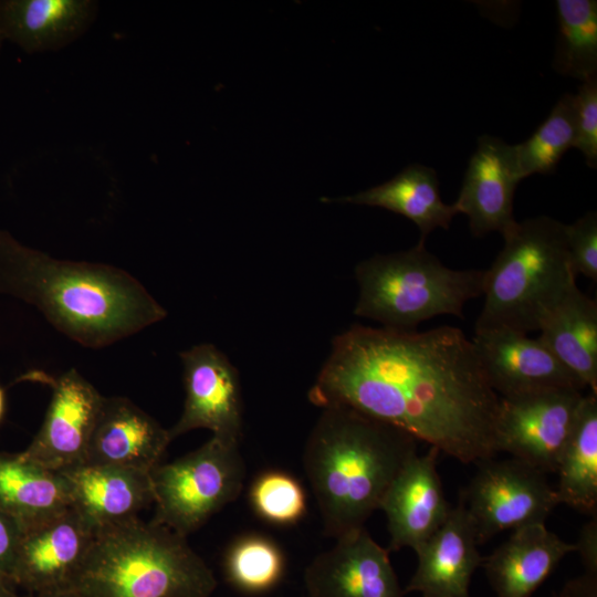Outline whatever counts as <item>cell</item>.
Masks as SVG:
<instances>
[{
    "label": "cell",
    "instance_id": "cell-15",
    "mask_svg": "<svg viewBox=\"0 0 597 597\" xmlns=\"http://www.w3.org/2000/svg\"><path fill=\"white\" fill-rule=\"evenodd\" d=\"M514 145L483 135L472 154L457 200V213L469 219L474 237L498 231L505 234L515 223L514 192L522 181Z\"/></svg>",
    "mask_w": 597,
    "mask_h": 597
},
{
    "label": "cell",
    "instance_id": "cell-8",
    "mask_svg": "<svg viewBox=\"0 0 597 597\" xmlns=\"http://www.w3.org/2000/svg\"><path fill=\"white\" fill-rule=\"evenodd\" d=\"M459 502L473 524L479 544L494 535L533 523H545L558 505L546 473L511 458L481 461Z\"/></svg>",
    "mask_w": 597,
    "mask_h": 597
},
{
    "label": "cell",
    "instance_id": "cell-30",
    "mask_svg": "<svg viewBox=\"0 0 597 597\" xmlns=\"http://www.w3.org/2000/svg\"><path fill=\"white\" fill-rule=\"evenodd\" d=\"M566 243L572 269L591 281L597 280V213L588 211L570 224H565Z\"/></svg>",
    "mask_w": 597,
    "mask_h": 597
},
{
    "label": "cell",
    "instance_id": "cell-18",
    "mask_svg": "<svg viewBox=\"0 0 597 597\" xmlns=\"http://www.w3.org/2000/svg\"><path fill=\"white\" fill-rule=\"evenodd\" d=\"M478 545L471 519L459 502L442 525L415 549L417 568L404 593L469 597L472 575L482 562Z\"/></svg>",
    "mask_w": 597,
    "mask_h": 597
},
{
    "label": "cell",
    "instance_id": "cell-3",
    "mask_svg": "<svg viewBox=\"0 0 597 597\" xmlns=\"http://www.w3.org/2000/svg\"><path fill=\"white\" fill-rule=\"evenodd\" d=\"M409 433L352 408H323L303 454L323 528L334 540L365 527L405 463L417 453Z\"/></svg>",
    "mask_w": 597,
    "mask_h": 597
},
{
    "label": "cell",
    "instance_id": "cell-14",
    "mask_svg": "<svg viewBox=\"0 0 597 597\" xmlns=\"http://www.w3.org/2000/svg\"><path fill=\"white\" fill-rule=\"evenodd\" d=\"M305 597H404L389 551L365 527L335 538L304 573Z\"/></svg>",
    "mask_w": 597,
    "mask_h": 597
},
{
    "label": "cell",
    "instance_id": "cell-22",
    "mask_svg": "<svg viewBox=\"0 0 597 597\" xmlns=\"http://www.w3.org/2000/svg\"><path fill=\"white\" fill-rule=\"evenodd\" d=\"M538 339L597 395V302L577 285L544 316Z\"/></svg>",
    "mask_w": 597,
    "mask_h": 597
},
{
    "label": "cell",
    "instance_id": "cell-29",
    "mask_svg": "<svg viewBox=\"0 0 597 597\" xmlns=\"http://www.w3.org/2000/svg\"><path fill=\"white\" fill-rule=\"evenodd\" d=\"M249 496L254 512L273 524H294L306 512V498L301 483L282 471L260 474L253 481Z\"/></svg>",
    "mask_w": 597,
    "mask_h": 597
},
{
    "label": "cell",
    "instance_id": "cell-38",
    "mask_svg": "<svg viewBox=\"0 0 597 597\" xmlns=\"http://www.w3.org/2000/svg\"><path fill=\"white\" fill-rule=\"evenodd\" d=\"M3 40H4V39H3V35H2L1 30H0V48H1V44H2V41H3Z\"/></svg>",
    "mask_w": 597,
    "mask_h": 597
},
{
    "label": "cell",
    "instance_id": "cell-9",
    "mask_svg": "<svg viewBox=\"0 0 597 597\" xmlns=\"http://www.w3.org/2000/svg\"><path fill=\"white\" fill-rule=\"evenodd\" d=\"M584 396L576 389L559 388L500 398L498 451L544 473L556 472Z\"/></svg>",
    "mask_w": 597,
    "mask_h": 597
},
{
    "label": "cell",
    "instance_id": "cell-28",
    "mask_svg": "<svg viewBox=\"0 0 597 597\" xmlns=\"http://www.w3.org/2000/svg\"><path fill=\"white\" fill-rule=\"evenodd\" d=\"M227 579L237 589L260 594L272 589L284 573V557L277 545L260 535L235 541L224 558Z\"/></svg>",
    "mask_w": 597,
    "mask_h": 597
},
{
    "label": "cell",
    "instance_id": "cell-34",
    "mask_svg": "<svg viewBox=\"0 0 597 597\" xmlns=\"http://www.w3.org/2000/svg\"><path fill=\"white\" fill-rule=\"evenodd\" d=\"M556 597H597V574H584L568 582Z\"/></svg>",
    "mask_w": 597,
    "mask_h": 597
},
{
    "label": "cell",
    "instance_id": "cell-6",
    "mask_svg": "<svg viewBox=\"0 0 597 597\" xmlns=\"http://www.w3.org/2000/svg\"><path fill=\"white\" fill-rule=\"evenodd\" d=\"M484 273L450 269L420 241L409 250L376 254L355 268L354 314L399 331L441 315L462 318L464 305L483 294Z\"/></svg>",
    "mask_w": 597,
    "mask_h": 597
},
{
    "label": "cell",
    "instance_id": "cell-21",
    "mask_svg": "<svg viewBox=\"0 0 597 597\" xmlns=\"http://www.w3.org/2000/svg\"><path fill=\"white\" fill-rule=\"evenodd\" d=\"M95 13L90 0H1L0 30L27 52L59 50L83 34Z\"/></svg>",
    "mask_w": 597,
    "mask_h": 597
},
{
    "label": "cell",
    "instance_id": "cell-11",
    "mask_svg": "<svg viewBox=\"0 0 597 597\" xmlns=\"http://www.w3.org/2000/svg\"><path fill=\"white\" fill-rule=\"evenodd\" d=\"M180 359L186 397L180 418L168 429L171 440L203 428L213 437L240 442L243 419L237 368L208 343L181 352Z\"/></svg>",
    "mask_w": 597,
    "mask_h": 597
},
{
    "label": "cell",
    "instance_id": "cell-35",
    "mask_svg": "<svg viewBox=\"0 0 597 597\" xmlns=\"http://www.w3.org/2000/svg\"><path fill=\"white\" fill-rule=\"evenodd\" d=\"M36 597H81L75 590L73 589H63V590H55L51 593H45L41 595H35Z\"/></svg>",
    "mask_w": 597,
    "mask_h": 597
},
{
    "label": "cell",
    "instance_id": "cell-16",
    "mask_svg": "<svg viewBox=\"0 0 597 597\" xmlns=\"http://www.w3.org/2000/svg\"><path fill=\"white\" fill-rule=\"evenodd\" d=\"M439 450L430 447L416 453L397 473L387 489L379 510L387 520L388 551H413L447 520L452 506L444 496L437 471Z\"/></svg>",
    "mask_w": 597,
    "mask_h": 597
},
{
    "label": "cell",
    "instance_id": "cell-19",
    "mask_svg": "<svg viewBox=\"0 0 597 597\" xmlns=\"http://www.w3.org/2000/svg\"><path fill=\"white\" fill-rule=\"evenodd\" d=\"M576 552V544L563 541L545 523L514 528L510 537L481 566L496 597H531L559 562Z\"/></svg>",
    "mask_w": 597,
    "mask_h": 597
},
{
    "label": "cell",
    "instance_id": "cell-1",
    "mask_svg": "<svg viewBox=\"0 0 597 597\" xmlns=\"http://www.w3.org/2000/svg\"><path fill=\"white\" fill-rule=\"evenodd\" d=\"M307 397L322 409L344 406L396 427L462 463L499 453L500 397L457 327L353 325L334 338Z\"/></svg>",
    "mask_w": 597,
    "mask_h": 597
},
{
    "label": "cell",
    "instance_id": "cell-25",
    "mask_svg": "<svg viewBox=\"0 0 597 597\" xmlns=\"http://www.w3.org/2000/svg\"><path fill=\"white\" fill-rule=\"evenodd\" d=\"M556 472L558 504L597 516V395L584 396Z\"/></svg>",
    "mask_w": 597,
    "mask_h": 597
},
{
    "label": "cell",
    "instance_id": "cell-13",
    "mask_svg": "<svg viewBox=\"0 0 597 597\" xmlns=\"http://www.w3.org/2000/svg\"><path fill=\"white\" fill-rule=\"evenodd\" d=\"M492 389L500 398L586 387L538 339L506 329H476L471 339Z\"/></svg>",
    "mask_w": 597,
    "mask_h": 597
},
{
    "label": "cell",
    "instance_id": "cell-36",
    "mask_svg": "<svg viewBox=\"0 0 597 597\" xmlns=\"http://www.w3.org/2000/svg\"><path fill=\"white\" fill-rule=\"evenodd\" d=\"M11 584L8 583H0V597H36L34 596H21L17 594L12 588L10 587Z\"/></svg>",
    "mask_w": 597,
    "mask_h": 597
},
{
    "label": "cell",
    "instance_id": "cell-32",
    "mask_svg": "<svg viewBox=\"0 0 597 597\" xmlns=\"http://www.w3.org/2000/svg\"><path fill=\"white\" fill-rule=\"evenodd\" d=\"M23 527L0 511V583L13 584V573Z\"/></svg>",
    "mask_w": 597,
    "mask_h": 597
},
{
    "label": "cell",
    "instance_id": "cell-31",
    "mask_svg": "<svg viewBox=\"0 0 597 597\" xmlns=\"http://www.w3.org/2000/svg\"><path fill=\"white\" fill-rule=\"evenodd\" d=\"M576 138L574 148L584 156L586 165L597 167V77L582 82L574 94Z\"/></svg>",
    "mask_w": 597,
    "mask_h": 597
},
{
    "label": "cell",
    "instance_id": "cell-26",
    "mask_svg": "<svg viewBox=\"0 0 597 597\" xmlns=\"http://www.w3.org/2000/svg\"><path fill=\"white\" fill-rule=\"evenodd\" d=\"M553 69L585 82L597 77V1L557 0Z\"/></svg>",
    "mask_w": 597,
    "mask_h": 597
},
{
    "label": "cell",
    "instance_id": "cell-12",
    "mask_svg": "<svg viewBox=\"0 0 597 597\" xmlns=\"http://www.w3.org/2000/svg\"><path fill=\"white\" fill-rule=\"evenodd\" d=\"M95 533L74 507L24 528L13 584L33 595L71 589Z\"/></svg>",
    "mask_w": 597,
    "mask_h": 597
},
{
    "label": "cell",
    "instance_id": "cell-17",
    "mask_svg": "<svg viewBox=\"0 0 597 597\" xmlns=\"http://www.w3.org/2000/svg\"><path fill=\"white\" fill-rule=\"evenodd\" d=\"M171 438L157 420L125 397H104L83 463L150 473Z\"/></svg>",
    "mask_w": 597,
    "mask_h": 597
},
{
    "label": "cell",
    "instance_id": "cell-4",
    "mask_svg": "<svg viewBox=\"0 0 597 597\" xmlns=\"http://www.w3.org/2000/svg\"><path fill=\"white\" fill-rule=\"evenodd\" d=\"M186 538L138 517L100 528L71 589L81 597H209L217 579Z\"/></svg>",
    "mask_w": 597,
    "mask_h": 597
},
{
    "label": "cell",
    "instance_id": "cell-2",
    "mask_svg": "<svg viewBox=\"0 0 597 597\" xmlns=\"http://www.w3.org/2000/svg\"><path fill=\"white\" fill-rule=\"evenodd\" d=\"M0 294L35 306L62 334L102 348L164 320L166 310L128 272L69 261L0 230Z\"/></svg>",
    "mask_w": 597,
    "mask_h": 597
},
{
    "label": "cell",
    "instance_id": "cell-23",
    "mask_svg": "<svg viewBox=\"0 0 597 597\" xmlns=\"http://www.w3.org/2000/svg\"><path fill=\"white\" fill-rule=\"evenodd\" d=\"M73 507L69 480L21 453H0V511L28 528Z\"/></svg>",
    "mask_w": 597,
    "mask_h": 597
},
{
    "label": "cell",
    "instance_id": "cell-5",
    "mask_svg": "<svg viewBox=\"0 0 597 597\" xmlns=\"http://www.w3.org/2000/svg\"><path fill=\"white\" fill-rule=\"evenodd\" d=\"M504 245L484 273V303L475 329L538 331L544 316L576 285L565 224L527 218L502 235Z\"/></svg>",
    "mask_w": 597,
    "mask_h": 597
},
{
    "label": "cell",
    "instance_id": "cell-37",
    "mask_svg": "<svg viewBox=\"0 0 597 597\" xmlns=\"http://www.w3.org/2000/svg\"><path fill=\"white\" fill-rule=\"evenodd\" d=\"M4 408H6V394H4V389L0 386V420L3 417Z\"/></svg>",
    "mask_w": 597,
    "mask_h": 597
},
{
    "label": "cell",
    "instance_id": "cell-20",
    "mask_svg": "<svg viewBox=\"0 0 597 597\" xmlns=\"http://www.w3.org/2000/svg\"><path fill=\"white\" fill-rule=\"evenodd\" d=\"M61 472L69 480L73 507L96 531L138 517L154 502L147 472L88 463Z\"/></svg>",
    "mask_w": 597,
    "mask_h": 597
},
{
    "label": "cell",
    "instance_id": "cell-7",
    "mask_svg": "<svg viewBox=\"0 0 597 597\" xmlns=\"http://www.w3.org/2000/svg\"><path fill=\"white\" fill-rule=\"evenodd\" d=\"M239 444L212 436L200 448L153 469L151 521L187 537L237 500L247 471Z\"/></svg>",
    "mask_w": 597,
    "mask_h": 597
},
{
    "label": "cell",
    "instance_id": "cell-27",
    "mask_svg": "<svg viewBox=\"0 0 597 597\" xmlns=\"http://www.w3.org/2000/svg\"><path fill=\"white\" fill-rule=\"evenodd\" d=\"M576 138L574 94L565 93L546 119L523 143L514 145L522 179L553 174Z\"/></svg>",
    "mask_w": 597,
    "mask_h": 597
},
{
    "label": "cell",
    "instance_id": "cell-33",
    "mask_svg": "<svg viewBox=\"0 0 597 597\" xmlns=\"http://www.w3.org/2000/svg\"><path fill=\"white\" fill-rule=\"evenodd\" d=\"M575 544L585 572L597 574V516L584 525Z\"/></svg>",
    "mask_w": 597,
    "mask_h": 597
},
{
    "label": "cell",
    "instance_id": "cell-24",
    "mask_svg": "<svg viewBox=\"0 0 597 597\" xmlns=\"http://www.w3.org/2000/svg\"><path fill=\"white\" fill-rule=\"evenodd\" d=\"M336 201L378 207L401 214L420 230V242L436 229H449L457 213L444 203L433 168L412 164L390 180Z\"/></svg>",
    "mask_w": 597,
    "mask_h": 597
},
{
    "label": "cell",
    "instance_id": "cell-10",
    "mask_svg": "<svg viewBox=\"0 0 597 597\" xmlns=\"http://www.w3.org/2000/svg\"><path fill=\"white\" fill-rule=\"evenodd\" d=\"M23 379L50 386L52 396L40 430L21 454L55 471L82 464L104 396L74 368L57 377L33 370Z\"/></svg>",
    "mask_w": 597,
    "mask_h": 597
}]
</instances>
